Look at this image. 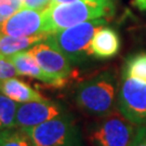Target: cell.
I'll use <instances>...</instances> for the list:
<instances>
[{"label":"cell","instance_id":"obj_4","mask_svg":"<svg viewBox=\"0 0 146 146\" xmlns=\"http://www.w3.org/2000/svg\"><path fill=\"white\" fill-rule=\"evenodd\" d=\"M23 130L29 136L33 146H81L80 130L68 111Z\"/></svg>","mask_w":146,"mask_h":146},{"label":"cell","instance_id":"obj_23","mask_svg":"<svg viewBox=\"0 0 146 146\" xmlns=\"http://www.w3.org/2000/svg\"><path fill=\"white\" fill-rule=\"evenodd\" d=\"M73 1H76V0H50L49 5H58V3H68V2H73Z\"/></svg>","mask_w":146,"mask_h":146},{"label":"cell","instance_id":"obj_7","mask_svg":"<svg viewBox=\"0 0 146 146\" xmlns=\"http://www.w3.org/2000/svg\"><path fill=\"white\" fill-rule=\"evenodd\" d=\"M66 111L64 105L50 100L19 103L14 118V127L21 129L35 127L63 115Z\"/></svg>","mask_w":146,"mask_h":146},{"label":"cell","instance_id":"obj_3","mask_svg":"<svg viewBox=\"0 0 146 146\" xmlns=\"http://www.w3.org/2000/svg\"><path fill=\"white\" fill-rule=\"evenodd\" d=\"M106 23L104 17L84 22L50 33L46 37V40L61 51L73 65L80 64L92 55L90 52L91 40L94 34L101 27L105 26Z\"/></svg>","mask_w":146,"mask_h":146},{"label":"cell","instance_id":"obj_18","mask_svg":"<svg viewBox=\"0 0 146 146\" xmlns=\"http://www.w3.org/2000/svg\"><path fill=\"white\" fill-rule=\"evenodd\" d=\"M129 146H146V123L136 127L134 137Z\"/></svg>","mask_w":146,"mask_h":146},{"label":"cell","instance_id":"obj_19","mask_svg":"<svg viewBox=\"0 0 146 146\" xmlns=\"http://www.w3.org/2000/svg\"><path fill=\"white\" fill-rule=\"evenodd\" d=\"M50 0H22L21 8H28L34 10H44L49 7Z\"/></svg>","mask_w":146,"mask_h":146},{"label":"cell","instance_id":"obj_13","mask_svg":"<svg viewBox=\"0 0 146 146\" xmlns=\"http://www.w3.org/2000/svg\"><path fill=\"white\" fill-rule=\"evenodd\" d=\"M48 34H40L34 36L15 37L0 34V54L3 58H8L12 54L28 50L36 43L43 41Z\"/></svg>","mask_w":146,"mask_h":146},{"label":"cell","instance_id":"obj_8","mask_svg":"<svg viewBox=\"0 0 146 146\" xmlns=\"http://www.w3.org/2000/svg\"><path fill=\"white\" fill-rule=\"evenodd\" d=\"M0 34L15 37L47 34L44 31L43 10L19 9L10 17L0 23Z\"/></svg>","mask_w":146,"mask_h":146},{"label":"cell","instance_id":"obj_20","mask_svg":"<svg viewBox=\"0 0 146 146\" xmlns=\"http://www.w3.org/2000/svg\"><path fill=\"white\" fill-rule=\"evenodd\" d=\"M15 11H17V9L14 5L10 3H0V23L10 17Z\"/></svg>","mask_w":146,"mask_h":146},{"label":"cell","instance_id":"obj_15","mask_svg":"<svg viewBox=\"0 0 146 146\" xmlns=\"http://www.w3.org/2000/svg\"><path fill=\"white\" fill-rule=\"evenodd\" d=\"M17 104L5 94L0 93V132L14 127Z\"/></svg>","mask_w":146,"mask_h":146},{"label":"cell","instance_id":"obj_9","mask_svg":"<svg viewBox=\"0 0 146 146\" xmlns=\"http://www.w3.org/2000/svg\"><path fill=\"white\" fill-rule=\"evenodd\" d=\"M39 66L47 74L60 79H66L72 73V63L52 43L43 40L28 49Z\"/></svg>","mask_w":146,"mask_h":146},{"label":"cell","instance_id":"obj_2","mask_svg":"<svg viewBox=\"0 0 146 146\" xmlns=\"http://www.w3.org/2000/svg\"><path fill=\"white\" fill-rule=\"evenodd\" d=\"M115 13V0H76L49 5L43 10L47 34L87 21L110 17Z\"/></svg>","mask_w":146,"mask_h":146},{"label":"cell","instance_id":"obj_6","mask_svg":"<svg viewBox=\"0 0 146 146\" xmlns=\"http://www.w3.org/2000/svg\"><path fill=\"white\" fill-rule=\"evenodd\" d=\"M117 110L133 125L146 123V82L121 77L117 93Z\"/></svg>","mask_w":146,"mask_h":146},{"label":"cell","instance_id":"obj_22","mask_svg":"<svg viewBox=\"0 0 146 146\" xmlns=\"http://www.w3.org/2000/svg\"><path fill=\"white\" fill-rule=\"evenodd\" d=\"M134 5L142 11L146 10V0H134Z\"/></svg>","mask_w":146,"mask_h":146},{"label":"cell","instance_id":"obj_5","mask_svg":"<svg viewBox=\"0 0 146 146\" xmlns=\"http://www.w3.org/2000/svg\"><path fill=\"white\" fill-rule=\"evenodd\" d=\"M137 125L125 119L118 110L99 118L89 130V142L92 146H129Z\"/></svg>","mask_w":146,"mask_h":146},{"label":"cell","instance_id":"obj_10","mask_svg":"<svg viewBox=\"0 0 146 146\" xmlns=\"http://www.w3.org/2000/svg\"><path fill=\"white\" fill-rule=\"evenodd\" d=\"M7 58L13 64L17 75L28 76V77L35 78L43 84H47L49 86L55 87V88H62L63 86L66 84V80L53 77L46 73L39 66V64L37 63L35 58L28 52V50L12 54Z\"/></svg>","mask_w":146,"mask_h":146},{"label":"cell","instance_id":"obj_16","mask_svg":"<svg viewBox=\"0 0 146 146\" xmlns=\"http://www.w3.org/2000/svg\"><path fill=\"white\" fill-rule=\"evenodd\" d=\"M0 146H33V144L25 131L13 127L0 132Z\"/></svg>","mask_w":146,"mask_h":146},{"label":"cell","instance_id":"obj_11","mask_svg":"<svg viewBox=\"0 0 146 146\" xmlns=\"http://www.w3.org/2000/svg\"><path fill=\"white\" fill-rule=\"evenodd\" d=\"M120 50L118 34L110 27H101L90 43V52L96 58H110Z\"/></svg>","mask_w":146,"mask_h":146},{"label":"cell","instance_id":"obj_12","mask_svg":"<svg viewBox=\"0 0 146 146\" xmlns=\"http://www.w3.org/2000/svg\"><path fill=\"white\" fill-rule=\"evenodd\" d=\"M0 93L5 94L16 103H26L31 101H43V98L37 90L16 77L0 80Z\"/></svg>","mask_w":146,"mask_h":146},{"label":"cell","instance_id":"obj_1","mask_svg":"<svg viewBox=\"0 0 146 146\" xmlns=\"http://www.w3.org/2000/svg\"><path fill=\"white\" fill-rule=\"evenodd\" d=\"M119 84L115 72L105 70L76 87L74 101L86 115L102 118L117 110Z\"/></svg>","mask_w":146,"mask_h":146},{"label":"cell","instance_id":"obj_21","mask_svg":"<svg viewBox=\"0 0 146 146\" xmlns=\"http://www.w3.org/2000/svg\"><path fill=\"white\" fill-rule=\"evenodd\" d=\"M0 3H10L19 10L22 7V0H0Z\"/></svg>","mask_w":146,"mask_h":146},{"label":"cell","instance_id":"obj_24","mask_svg":"<svg viewBox=\"0 0 146 146\" xmlns=\"http://www.w3.org/2000/svg\"><path fill=\"white\" fill-rule=\"evenodd\" d=\"M0 58H3V56H2V55H1V54H0Z\"/></svg>","mask_w":146,"mask_h":146},{"label":"cell","instance_id":"obj_17","mask_svg":"<svg viewBox=\"0 0 146 146\" xmlns=\"http://www.w3.org/2000/svg\"><path fill=\"white\" fill-rule=\"evenodd\" d=\"M17 73L13 64L7 58H0V80L15 77Z\"/></svg>","mask_w":146,"mask_h":146},{"label":"cell","instance_id":"obj_14","mask_svg":"<svg viewBox=\"0 0 146 146\" xmlns=\"http://www.w3.org/2000/svg\"><path fill=\"white\" fill-rule=\"evenodd\" d=\"M122 76L146 82V52L136 53L127 58Z\"/></svg>","mask_w":146,"mask_h":146}]
</instances>
